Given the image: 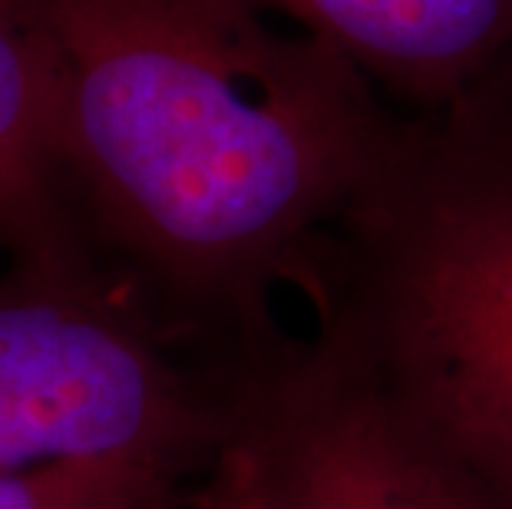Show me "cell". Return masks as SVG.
Listing matches in <instances>:
<instances>
[{
    "label": "cell",
    "mask_w": 512,
    "mask_h": 509,
    "mask_svg": "<svg viewBox=\"0 0 512 509\" xmlns=\"http://www.w3.org/2000/svg\"><path fill=\"white\" fill-rule=\"evenodd\" d=\"M53 156L86 222L166 305L265 338L394 110L328 43L242 0H20Z\"/></svg>",
    "instance_id": "cell-1"
},
{
    "label": "cell",
    "mask_w": 512,
    "mask_h": 509,
    "mask_svg": "<svg viewBox=\"0 0 512 509\" xmlns=\"http://www.w3.org/2000/svg\"><path fill=\"white\" fill-rule=\"evenodd\" d=\"M298 288L314 334L512 506V60L394 116Z\"/></svg>",
    "instance_id": "cell-2"
},
{
    "label": "cell",
    "mask_w": 512,
    "mask_h": 509,
    "mask_svg": "<svg viewBox=\"0 0 512 509\" xmlns=\"http://www.w3.org/2000/svg\"><path fill=\"white\" fill-rule=\"evenodd\" d=\"M225 430L205 387L136 305L86 262L0 272V473L143 460L202 473Z\"/></svg>",
    "instance_id": "cell-3"
},
{
    "label": "cell",
    "mask_w": 512,
    "mask_h": 509,
    "mask_svg": "<svg viewBox=\"0 0 512 509\" xmlns=\"http://www.w3.org/2000/svg\"><path fill=\"white\" fill-rule=\"evenodd\" d=\"M222 404L248 509H512L318 334L238 348Z\"/></svg>",
    "instance_id": "cell-4"
},
{
    "label": "cell",
    "mask_w": 512,
    "mask_h": 509,
    "mask_svg": "<svg viewBox=\"0 0 512 509\" xmlns=\"http://www.w3.org/2000/svg\"><path fill=\"white\" fill-rule=\"evenodd\" d=\"M328 43L410 113L453 103L512 60V0H242Z\"/></svg>",
    "instance_id": "cell-5"
},
{
    "label": "cell",
    "mask_w": 512,
    "mask_h": 509,
    "mask_svg": "<svg viewBox=\"0 0 512 509\" xmlns=\"http://www.w3.org/2000/svg\"><path fill=\"white\" fill-rule=\"evenodd\" d=\"M0 252L17 262H86L53 156L50 77L20 0H0Z\"/></svg>",
    "instance_id": "cell-6"
},
{
    "label": "cell",
    "mask_w": 512,
    "mask_h": 509,
    "mask_svg": "<svg viewBox=\"0 0 512 509\" xmlns=\"http://www.w3.org/2000/svg\"><path fill=\"white\" fill-rule=\"evenodd\" d=\"M192 473L143 460H76L0 473V509H172Z\"/></svg>",
    "instance_id": "cell-7"
},
{
    "label": "cell",
    "mask_w": 512,
    "mask_h": 509,
    "mask_svg": "<svg viewBox=\"0 0 512 509\" xmlns=\"http://www.w3.org/2000/svg\"><path fill=\"white\" fill-rule=\"evenodd\" d=\"M185 509H248V476L245 460L232 440L225 437L215 447V457L202 470V480L192 486Z\"/></svg>",
    "instance_id": "cell-8"
}]
</instances>
